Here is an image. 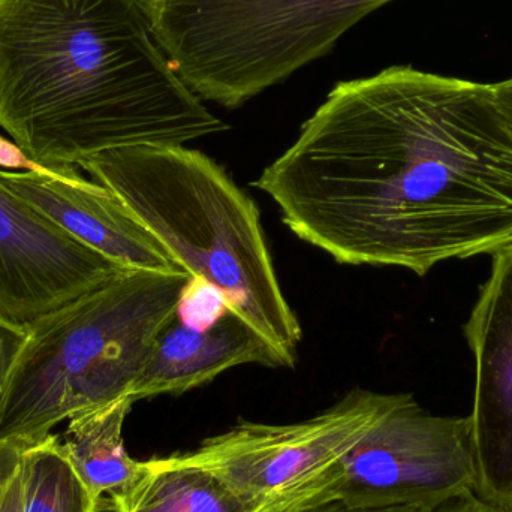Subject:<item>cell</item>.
I'll return each instance as SVG.
<instances>
[{"label":"cell","instance_id":"obj_1","mask_svg":"<svg viewBox=\"0 0 512 512\" xmlns=\"http://www.w3.org/2000/svg\"><path fill=\"white\" fill-rule=\"evenodd\" d=\"M252 185L339 264L426 276L512 245V128L492 84L409 65L340 81Z\"/></svg>","mask_w":512,"mask_h":512},{"label":"cell","instance_id":"obj_2","mask_svg":"<svg viewBox=\"0 0 512 512\" xmlns=\"http://www.w3.org/2000/svg\"><path fill=\"white\" fill-rule=\"evenodd\" d=\"M0 129L33 164L65 171L230 126L176 74L141 0H0Z\"/></svg>","mask_w":512,"mask_h":512},{"label":"cell","instance_id":"obj_3","mask_svg":"<svg viewBox=\"0 0 512 512\" xmlns=\"http://www.w3.org/2000/svg\"><path fill=\"white\" fill-rule=\"evenodd\" d=\"M78 167L114 192L186 273L221 288L230 309L295 366L303 328L283 295L258 206L218 162L186 146H135Z\"/></svg>","mask_w":512,"mask_h":512},{"label":"cell","instance_id":"obj_4","mask_svg":"<svg viewBox=\"0 0 512 512\" xmlns=\"http://www.w3.org/2000/svg\"><path fill=\"white\" fill-rule=\"evenodd\" d=\"M189 277L125 270L27 322L29 337L0 397V439L26 447L83 412L134 399Z\"/></svg>","mask_w":512,"mask_h":512},{"label":"cell","instance_id":"obj_5","mask_svg":"<svg viewBox=\"0 0 512 512\" xmlns=\"http://www.w3.org/2000/svg\"><path fill=\"white\" fill-rule=\"evenodd\" d=\"M183 83L228 110L330 54L394 0H141Z\"/></svg>","mask_w":512,"mask_h":512},{"label":"cell","instance_id":"obj_6","mask_svg":"<svg viewBox=\"0 0 512 512\" xmlns=\"http://www.w3.org/2000/svg\"><path fill=\"white\" fill-rule=\"evenodd\" d=\"M391 396L354 388L309 420L240 421L173 459L215 475L255 512L319 510L337 504L346 459Z\"/></svg>","mask_w":512,"mask_h":512},{"label":"cell","instance_id":"obj_7","mask_svg":"<svg viewBox=\"0 0 512 512\" xmlns=\"http://www.w3.org/2000/svg\"><path fill=\"white\" fill-rule=\"evenodd\" d=\"M477 493L471 420L441 417L393 394L345 463L337 504L354 511L438 512Z\"/></svg>","mask_w":512,"mask_h":512},{"label":"cell","instance_id":"obj_8","mask_svg":"<svg viewBox=\"0 0 512 512\" xmlns=\"http://www.w3.org/2000/svg\"><path fill=\"white\" fill-rule=\"evenodd\" d=\"M122 271L0 183V313L6 318L27 324Z\"/></svg>","mask_w":512,"mask_h":512},{"label":"cell","instance_id":"obj_9","mask_svg":"<svg viewBox=\"0 0 512 512\" xmlns=\"http://www.w3.org/2000/svg\"><path fill=\"white\" fill-rule=\"evenodd\" d=\"M465 336L475 358L471 444L477 495L512 507V245L493 254Z\"/></svg>","mask_w":512,"mask_h":512},{"label":"cell","instance_id":"obj_10","mask_svg":"<svg viewBox=\"0 0 512 512\" xmlns=\"http://www.w3.org/2000/svg\"><path fill=\"white\" fill-rule=\"evenodd\" d=\"M0 183L57 227L125 270L189 274L114 192L84 179L75 168L0 170Z\"/></svg>","mask_w":512,"mask_h":512},{"label":"cell","instance_id":"obj_11","mask_svg":"<svg viewBox=\"0 0 512 512\" xmlns=\"http://www.w3.org/2000/svg\"><path fill=\"white\" fill-rule=\"evenodd\" d=\"M246 364L288 369L279 352L231 309L215 327L204 331L174 319L156 340L134 399L180 396Z\"/></svg>","mask_w":512,"mask_h":512},{"label":"cell","instance_id":"obj_12","mask_svg":"<svg viewBox=\"0 0 512 512\" xmlns=\"http://www.w3.org/2000/svg\"><path fill=\"white\" fill-rule=\"evenodd\" d=\"M132 397L117 400L71 418L62 438L63 447L93 501L126 489L143 471L125 447L123 427L134 406Z\"/></svg>","mask_w":512,"mask_h":512},{"label":"cell","instance_id":"obj_13","mask_svg":"<svg viewBox=\"0 0 512 512\" xmlns=\"http://www.w3.org/2000/svg\"><path fill=\"white\" fill-rule=\"evenodd\" d=\"M108 498L111 512H255L215 475L173 456L143 462L140 477Z\"/></svg>","mask_w":512,"mask_h":512},{"label":"cell","instance_id":"obj_14","mask_svg":"<svg viewBox=\"0 0 512 512\" xmlns=\"http://www.w3.org/2000/svg\"><path fill=\"white\" fill-rule=\"evenodd\" d=\"M72 465L62 438H47L23 448V512H99Z\"/></svg>","mask_w":512,"mask_h":512},{"label":"cell","instance_id":"obj_15","mask_svg":"<svg viewBox=\"0 0 512 512\" xmlns=\"http://www.w3.org/2000/svg\"><path fill=\"white\" fill-rule=\"evenodd\" d=\"M230 310L227 295L201 276L189 277L177 301L176 319L194 330L215 327Z\"/></svg>","mask_w":512,"mask_h":512},{"label":"cell","instance_id":"obj_16","mask_svg":"<svg viewBox=\"0 0 512 512\" xmlns=\"http://www.w3.org/2000/svg\"><path fill=\"white\" fill-rule=\"evenodd\" d=\"M23 448L0 439V512H23Z\"/></svg>","mask_w":512,"mask_h":512},{"label":"cell","instance_id":"obj_17","mask_svg":"<svg viewBox=\"0 0 512 512\" xmlns=\"http://www.w3.org/2000/svg\"><path fill=\"white\" fill-rule=\"evenodd\" d=\"M29 337L27 324L12 321L0 313V397L8 384L18 355Z\"/></svg>","mask_w":512,"mask_h":512},{"label":"cell","instance_id":"obj_18","mask_svg":"<svg viewBox=\"0 0 512 512\" xmlns=\"http://www.w3.org/2000/svg\"><path fill=\"white\" fill-rule=\"evenodd\" d=\"M0 170L42 171L44 168L38 167L26 158L14 141L0 137Z\"/></svg>","mask_w":512,"mask_h":512},{"label":"cell","instance_id":"obj_19","mask_svg":"<svg viewBox=\"0 0 512 512\" xmlns=\"http://www.w3.org/2000/svg\"><path fill=\"white\" fill-rule=\"evenodd\" d=\"M492 87L498 107L501 108L502 114L512 128V77L499 83H492Z\"/></svg>","mask_w":512,"mask_h":512},{"label":"cell","instance_id":"obj_20","mask_svg":"<svg viewBox=\"0 0 512 512\" xmlns=\"http://www.w3.org/2000/svg\"><path fill=\"white\" fill-rule=\"evenodd\" d=\"M310 512H430L426 510H418V508H390V510H379V511H354L348 510L340 504L328 505V507L319 508V510Z\"/></svg>","mask_w":512,"mask_h":512},{"label":"cell","instance_id":"obj_21","mask_svg":"<svg viewBox=\"0 0 512 512\" xmlns=\"http://www.w3.org/2000/svg\"><path fill=\"white\" fill-rule=\"evenodd\" d=\"M508 511L512 512V507H511V510H508Z\"/></svg>","mask_w":512,"mask_h":512}]
</instances>
